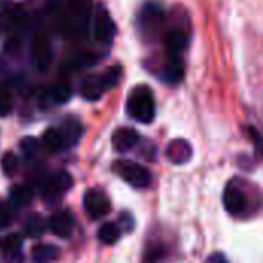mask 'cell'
<instances>
[{"label":"cell","mask_w":263,"mask_h":263,"mask_svg":"<svg viewBox=\"0 0 263 263\" xmlns=\"http://www.w3.org/2000/svg\"><path fill=\"white\" fill-rule=\"evenodd\" d=\"M72 183H74L72 177L66 171H59L51 177V180L46 185V190L51 191L52 194L54 193H63V191H68L72 186Z\"/></svg>","instance_id":"2e32d148"},{"label":"cell","mask_w":263,"mask_h":263,"mask_svg":"<svg viewBox=\"0 0 263 263\" xmlns=\"http://www.w3.org/2000/svg\"><path fill=\"white\" fill-rule=\"evenodd\" d=\"M128 114L140 123H151L156 116V102L151 89L145 85L134 88L126 102Z\"/></svg>","instance_id":"6da1fadb"},{"label":"cell","mask_w":263,"mask_h":263,"mask_svg":"<svg viewBox=\"0 0 263 263\" xmlns=\"http://www.w3.org/2000/svg\"><path fill=\"white\" fill-rule=\"evenodd\" d=\"M114 32H116V26L109 14L102 6H99V9L92 17V34L96 40L102 43H109L114 37Z\"/></svg>","instance_id":"8992f818"},{"label":"cell","mask_w":263,"mask_h":263,"mask_svg":"<svg viewBox=\"0 0 263 263\" xmlns=\"http://www.w3.org/2000/svg\"><path fill=\"white\" fill-rule=\"evenodd\" d=\"M12 222V210L8 203L0 202V230H5Z\"/></svg>","instance_id":"4316f807"},{"label":"cell","mask_w":263,"mask_h":263,"mask_svg":"<svg viewBox=\"0 0 263 263\" xmlns=\"http://www.w3.org/2000/svg\"><path fill=\"white\" fill-rule=\"evenodd\" d=\"M9 197H11L12 205L22 208V206H26V205L31 203V200H32V190L29 186H26V185H17V186H14L11 190Z\"/></svg>","instance_id":"44dd1931"},{"label":"cell","mask_w":263,"mask_h":263,"mask_svg":"<svg viewBox=\"0 0 263 263\" xmlns=\"http://www.w3.org/2000/svg\"><path fill=\"white\" fill-rule=\"evenodd\" d=\"M51 60H52L51 43L45 37H37L32 43V62L35 68L43 71L49 66Z\"/></svg>","instance_id":"ba28073f"},{"label":"cell","mask_w":263,"mask_h":263,"mask_svg":"<svg viewBox=\"0 0 263 263\" xmlns=\"http://www.w3.org/2000/svg\"><path fill=\"white\" fill-rule=\"evenodd\" d=\"M43 146L51 153V154H55L59 151L63 149L65 146V140L60 134L59 129H54V128H49L43 133Z\"/></svg>","instance_id":"e0dca14e"},{"label":"cell","mask_w":263,"mask_h":263,"mask_svg":"<svg viewBox=\"0 0 263 263\" xmlns=\"http://www.w3.org/2000/svg\"><path fill=\"white\" fill-rule=\"evenodd\" d=\"M191 156H193L191 145L183 139H174L166 146V157L170 162H173L176 165L186 163L191 159Z\"/></svg>","instance_id":"9c48e42d"},{"label":"cell","mask_w":263,"mask_h":263,"mask_svg":"<svg viewBox=\"0 0 263 263\" xmlns=\"http://www.w3.org/2000/svg\"><path fill=\"white\" fill-rule=\"evenodd\" d=\"M114 173L128 185L134 188H146L151 185V173L143 166L131 160H117L112 166Z\"/></svg>","instance_id":"3957f363"},{"label":"cell","mask_w":263,"mask_h":263,"mask_svg":"<svg viewBox=\"0 0 263 263\" xmlns=\"http://www.w3.org/2000/svg\"><path fill=\"white\" fill-rule=\"evenodd\" d=\"M183 79V62L180 55H171L162 72V80L166 83H179Z\"/></svg>","instance_id":"7c38bea8"},{"label":"cell","mask_w":263,"mask_h":263,"mask_svg":"<svg viewBox=\"0 0 263 263\" xmlns=\"http://www.w3.org/2000/svg\"><path fill=\"white\" fill-rule=\"evenodd\" d=\"M223 205L230 214H240L247 208V197L239 186L228 185L223 193Z\"/></svg>","instance_id":"30bf717a"},{"label":"cell","mask_w":263,"mask_h":263,"mask_svg":"<svg viewBox=\"0 0 263 263\" xmlns=\"http://www.w3.org/2000/svg\"><path fill=\"white\" fill-rule=\"evenodd\" d=\"M97 237L102 243L105 245H114L117 243V240L120 239V228L116 225V223H103L100 228H99V233H97Z\"/></svg>","instance_id":"d6986e66"},{"label":"cell","mask_w":263,"mask_h":263,"mask_svg":"<svg viewBox=\"0 0 263 263\" xmlns=\"http://www.w3.org/2000/svg\"><path fill=\"white\" fill-rule=\"evenodd\" d=\"M205 263H230V262L227 260V257H225L222 253H214V254H211V256L205 260Z\"/></svg>","instance_id":"f1b7e54d"},{"label":"cell","mask_w":263,"mask_h":263,"mask_svg":"<svg viewBox=\"0 0 263 263\" xmlns=\"http://www.w3.org/2000/svg\"><path fill=\"white\" fill-rule=\"evenodd\" d=\"M59 257V248L51 243H39L32 248L31 259L34 263H49Z\"/></svg>","instance_id":"4fadbf2b"},{"label":"cell","mask_w":263,"mask_h":263,"mask_svg":"<svg viewBox=\"0 0 263 263\" xmlns=\"http://www.w3.org/2000/svg\"><path fill=\"white\" fill-rule=\"evenodd\" d=\"M22 250V237L18 234H8L5 237L0 239V251L11 257V259H17V256H20Z\"/></svg>","instance_id":"9a60e30c"},{"label":"cell","mask_w":263,"mask_h":263,"mask_svg":"<svg viewBox=\"0 0 263 263\" xmlns=\"http://www.w3.org/2000/svg\"><path fill=\"white\" fill-rule=\"evenodd\" d=\"M60 134L66 145H76L82 136V125L77 120L71 119L63 123V131H60Z\"/></svg>","instance_id":"ffe728a7"},{"label":"cell","mask_w":263,"mask_h":263,"mask_svg":"<svg viewBox=\"0 0 263 263\" xmlns=\"http://www.w3.org/2000/svg\"><path fill=\"white\" fill-rule=\"evenodd\" d=\"M163 257H165V248L159 243H154L149 248H146L143 254V263H160Z\"/></svg>","instance_id":"cb8c5ba5"},{"label":"cell","mask_w":263,"mask_h":263,"mask_svg":"<svg viewBox=\"0 0 263 263\" xmlns=\"http://www.w3.org/2000/svg\"><path fill=\"white\" fill-rule=\"evenodd\" d=\"M69 26L72 31H85L91 20V0H69Z\"/></svg>","instance_id":"5b68a950"},{"label":"cell","mask_w":263,"mask_h":263,"mask_svg":"<svg viewBox=\"0 0 263 263\" xmlns=\"http://www.w3.org/2000/svg\"><path fill=\"white\" fill-rule=\"evenodd\" d=\"M188 37L183 29L174 28L166 35V46L171 51V55H180V52L186 48Z\"/></svg>","instance_id":"5bb4252c"},{"label":"cell","mask_w":263,"mask_h":263,"mask_svg":"<svg viewBox=\"0 0 263 263\" xmlns=\"http://www.w3.org/2000/svg\"><path fill=\"white\" fill-rule=\"evenodd\" d=\"M20 146H22L25 156H32V154H35V151H37V148H39L37 140H35L34 137H25V139L22 140Z\"/></svg>","instance_id":"83f0119b"},{"label":"cell","mask_w":263,"mask_h":263,"mask_svg":"<svg viewBox=\"0 0 263 263\" xmlns=\"http://www.w3.org/2000/svg\"><path fill=\"white\" fill-rule=\"evenodd\" d=\"M14 109V97L6 88H0V117H6Z\"/></svg>","instance_id":"603a6c76"},{"label":"cell","mask_w":263,"mask_h":263,"mask_svg":"<svg viewBox=\"0 0 263 263\" xmlns=\"http://www.w3.org/2000/svg\"><path fill=\"white\" fill-rule=\"evenodd\" d=\"M18 168V160L14 153H6L2 159V170L6 176H14Z\"/></svg>","instance_id":"484cf974"},{"label":"cell","mask_w":263,"mask_h":263,"mask_svg":"<svg viewBox=\"0 0 263 263\" xmlns=\"http://www.w3.org/2000/svg\"><path fill=\"white\" fill-rule=\"evenodd\" d=\"M46 222L42 216L39 214H32L28 217L26 223H25V234L31 239H37L42 237L46 231Z\"/></svg>","instance_id":"ac0fdd59"},{"label":"cell","mask_w":263,"mask_h":263,"mask_svg":"<svg viewBox=\"0 0 263 263\" xmlns=\"http://www.w3.org/2000/svg\"><path fill=\"white\" fill-rule=\"evenodd\" d=\"M122 76V68L120 66H112L109 68L103 76H94L88 77L82 83V96L86 100H99L108 89L114 88Z\"/></svg>","instance_id":"7a4b0ae2"},{"label":"cell","mask_w":263,"mask_h":263,"mask_svg":"<svg viewBox=\"0 0 263 263\" xmlns=\"http://www.w3.org/2000/svg\"><path fill=\"white\" fill-rule=\"evenodd\" d=\"M160 20H162V8L160 6H157L154 3H149V5H146L142 9V22H143V26H154Z\"/></svg>","instance_id":"7402d4cb"},{"label":"cell","mask_w":263,"mask_h":263,"mask_svg":"<svg viewBox=\"0 0 263 263\" xmlns=\"http://www.w3.org/2000/svg\"><path fill=\"white\" fill-rule=\"evenodd\" d=\"M74 223H76V220L69 210H59L49 217L48 227L54 236H57L60 239H68L72 234Z\"/></svg>","instance_id":"52a82bcc"},{"label":"cell","mask_w":263,"mask_h":263,"mask_svg":"<svg viewBox=\"0 0 263 263\" xmlns=\"http://www.w3.org/2000/svg\"><path fill=\"white\" fill-rule=\"evenodd\" d=\"M83 205H85L86 214L92 220H99V219L105 217L111 210V202L106 197V194H103L102 191H97V190L86 191Z\"/></svg>","instance_id":"277c9868"},{"label":"cell","mask_w":263,"mask_h":263,"mask_svg":"<svg viewBox=\"0 0 263 263\" xmlns=\"http://www.w3.org/2000/svg\"><path fill=\"white\" fill-rule=\"evenodd\" d=\"M139 133L133 128H120L112 134V146L119 153H126L139 143Z\"/></svg>","instance_id":"8fae6325"},{"label":"cell","mask_w":263,"mask_h":263,"mask_svg":"<svg viewBox=\"0 0 263 263\" xmlns=\"http://www.w3.org/2000/svg\"><path fill=\"white\" fill-rule=\"evenodd\" d=\"M49 97L54 103L57 105H62V103H66L69 99H71V89L65 85H57L54 86L51 91H49Z\"/></svg>","instance_id":"d4e9b609"}]
</instances>
